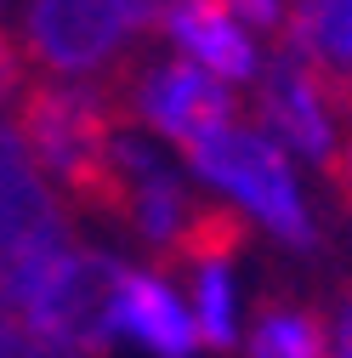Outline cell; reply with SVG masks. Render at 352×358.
I'll list each match as a JSON object with an SVG mask.
<instances>
[{
  "instance_id": "cell-3",
  "label": "cell",
  "mask_w": 352,
  "mask_h": 358,
  "mask_svg": "<svg viewBox=\"0 0 352 358\" xmlns=\"http://www.w3.org/2000/svg\"><path fill=\"white\" fill-rule=\"evenodd\" d=\"M74 245L63 188L40 171L17 114H0V313L12 319Z\"/></svg>"
},
{
  "instance_id": "cell-8",
  "label": "cell",
  "mask_w": 352,
  "mask_h": 358,
  "mask_svg": "<svg viewBox=\"0 0 352 358\" xmlns=\"http://www.w3.org/2000/svg\"><path fill=\"white\" fill-rule=\"evenodd\" d=\"M159 40H165V52L188 57L193 69H205L210 80L233 85V92H250L261 80V69H267L261 34L228 6V0H165Z\"/></svg>"
},
{
  "instance_id": "cell-9",
  "label": "cell",
  "mask_w": 352,
  "mask_h": 358,
  "mask_svg": "<svg viewBox=\"0 0 352 358\" xmlns=\"http://www.w3.org/2000/svg\"><path fill=\"white\" fill-rule=\"evenodd\" d=\"M114 336L137 341L154 358H193L199 341H205L199 324H193L188 296L165 273L131 267V262H119V279H114Z\"/></svg>"
},
{
  "instance_id": "cell-12",
  "label": "cell",
  "mask_w": 352,
  "mask_h": 358,
  "mask_svg": "<svg viewBox=\"0 0 352 358\" xmlns=\"http://www.w3.org/2000/svg\"><path fill=\"white\" fill-rule=\"evenodd\" d=\"M29 74H34V63L23 52V40L0 29V114H17V103L29 97V85H34Z\"/></svg>"
},
{
  "instance_id": "cell-10",
  "label": "cell",
  "mask_w": 352,
  "mask_h": 358,
  "mask_svg": "<svg viewBox=\"0 0 352 358\" xmlns=\"http://www.w3.org/2000/svg\"><path fill=\"white\" fill-rule=\"evenodd\" d=\"M284 52L313 63L330 85L352 92V0H290Z\"/></svg>"
},
{
  "instance_id": "cell-17",
  "label": "cell",
  "mask_w": 352,
  "mask_h": 358,
  "mask_svg": "<svg viewBox=\"0 0 352 358\" xmlns=\"http://www.w3.org/2000/svg\"><path fill=\"white\" fill-rule=\"evenodd\" d=\"M0 12H6V0H0Z\"/></svg>"
},
{
  "instance_id": "cell-16",
  "label": "cell",
  "mask_w": 352,
  "mask_h": 358,
  "mask_svg": "<svg viewBox=\"0 0 352 358\" xmlns=\"http://www.w3.org/2000/svg\"><path fill=\"white\" fill-rule=\"evenodd\" d=\"M335 176H341V194H346V205H352V137H346V148H341V165H335Z\"/></svg>"
},
{
  "instance_id": "cell-5",
  "label": "cell",
  "mask_w": 352,
  "mask_h": 358,
  "mask_svg": "<svg viewBox=\"0 0 352 358\" xmlns=\"http://www.w3.org/2000/svg\"><path fill=\"white\" fill-rule=\"evenodd\" d=\"M193 176L182 165V154H165L159 137L137 125L114 131V159H108V210L137 234L154 256H182V245L193 239V228L205 222V210L193 205Z\"/></svg>"
},
{
  "instance_id": "cell-15",
  "label": "cell",
  "mask_w": 352,
  "mask_h": 358,
  "mask_svg": "<svg viewBox=\"0 0 352 358\" xmlns=\"http://www.w3.org/2000/svg\"><path fill=\"white\" fill-rule=\"evenodd\" d=\"M330 358H352V290L335 301V319H330Z\"/></svg>"
},
{
  "instance_id": "cell-13",
  "label": "cell",
  "mask_w": 352,
  "mask_h": 358,
  "mask_svg": "<svg viewBox=\"0 0 352 358\" xmlns=\"http://www.w3.org/2000/svg\"><path fill=\"white\" fill-rule=\"evenodd\" d=\"M228 6H233L256 34H279L284 17H290V0H228Z\"/></svg>"
},
{
  "instance_id": "cell-14",
  "label": "cell",
  "mask_w": 352,
  "mask_h": 358,
  "mask_svg": "<svg viewBox=\"0 0 352 358\" xmlns=\"http://www.w3.org/2000/svg\"><path fill=\"white\" fill-rule=\"evenodd\" d=\"M0 358H57V352L40 341V336H29L17 319H6V313H0Z\"/></svg>"
},
{
  "instance_id": "cell-1",
  "label": "cell",
  "mask_w": 352,
  "mask_h": 358,
  "mask_svg": "<svg viewBox=\"0 0 352 358\" xmlns=\"http://www.w3.org/2000/svg\"><path fill=\"white\" fill-rule=\"evenodd\" d=\"M182 165L244 228H261L284 250H318V205L301 182V159L279 148L256 120H228L182 148Z\"/></svg>"
},
{
  "instance_id": "cell-2",
  "label": "cell",
  "mask_w": 352,
  "mask_h": 358,
  "mask_svg": "<svg viewBox=\"0 0 352 358\" xmlns=\"http://www.w3.org/2000/svg\"><path fill=\"white\" fill-rule=\"evenodd\" d=\"M165 0H23L17 40L46 80L103 85L159 34Z\"/></svg>"
},
{
  "instance_id": "cell-4",
  "label": "cell",
  "mask_w": 352,
  "mask_h": 358,
  "mask_svg": "<svg viewBox=\"0 0 352 358\" xmlns=\"http://www.w3.org/2000/svg\"><path fill=\"white\" fill-rule=\"evenodd\" d=\"M17 125L52 182L85 205L108 210V159H114V97L85 80H34L17 103Z\"/></svg>"
},
{
  "instance_id": "cell-11",
  "label": "cell",
  "mask_w": 352,
  "mask_h": 358,
  "mask_svg": "<svg viewBox=\"0 0 352 358\" xmlns=\"http://www.w3.org/2000/svg\"><path fill=\"white\" fill-rule=\"evenodd\" d=\"M250 358H330V330L318 324L313 307L273 301L261 307V319L250 330Z\"/></svg>"
},
{
  "instance_id": "cell-6",
  "label": "cell",
  "mask_w": 352,
  "mask_h": 358,
  "mask_svg": "<svg viewBox=\"0 0 352 358\" xmlns=\"http://www.w3.org/2000/svg\"><path fill=\"white\" fill-rule=\"evenodd\" d=\"M256 125L267 131L279 148H290L301 165L335 171L346 148V108H341V85H330L313 63H301L295 52H267V69L250 85Z\"/></svg>"
},
{
  "instance_id": "cell-7",
  "label": "cell",
  "mask_w": 352,
  "mask_h": 358,
  "mask_svg": "<svg viewBox=\"0 0 352 358\" xmlns=\"http://www.w3.org/2000/svg\"><path fill=\"white\" fill-rule=\"evenodd\" d=\"M119 108H125V120L137 131H148V137H159L165 148L182 154L188 143L205 137V131L239 120V92L222 85V80H210L205 69H193L176 52H154V57L131 63Z\"/></svg>"
}]
</instances>
